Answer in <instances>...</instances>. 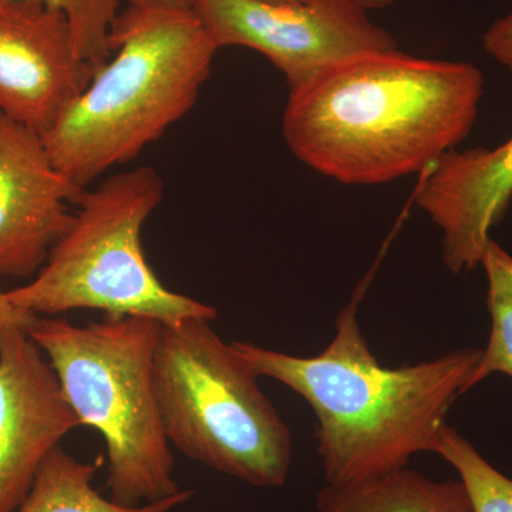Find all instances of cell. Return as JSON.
<instances>
[{"label": "cell", "instance_id": "d6986e66", "mask_svg": "<svg viewBox=\"0 0 512 512\" xmlns=\"http://www.w3.org/2000/svg\"><path fill=\"white\" fill-rule=\"evenodd\" d=\"M127 6H164V8H192V0H126Z\"/></svg>", "mask_w": 512, "mask_h": 512}, {"label": "cell", "instance_id": "ba28073f", "mask_svg": "<svg viewBox=\"0 0 512 512\" xmlns=\"http://www.w3.org/2000/svg\"><path fill=\"white\" fill-rule=\"evenodd\" d=\"M70 20L43 0H0V111L42 136L89 86Z\"/></svg>", "mask_w": 512, "mask_h": 512}, {"label": "cell", "instance_id": "9a60e30c", "mask_svg": "<svg viewBox=\"0 0 512 512\" xmlns=\"http://www.w3.org/2000/svg\"><path fill=\"white\" fill-rule=\"evenodd\" d=\"M434 454L457 471L474 512H512V480L498 471L453 427L440 431Z\"/></svg>", "mask_w": 512, "mask_h": 512}, {"label": "cell", "instance_id": "5b68a950", "mask_svg": "<svg viewBox=\"0 0 512 512\" xmlns=\"http://www.w3.org/2000/svg\"><path fill=\"white\" fill-rule=\"evenodd\" d=\"M211 323L161 325L154 384L165 436L211 470L252 487H282L291 473V431Z\"/></svg>", "mask_w": 512, "mask_h": 512}, {"label": "cell", "instance_id": "7c38bea8", "mask_svg": "<svg viewBox=\"0 0 512 512\" xmlns=\"http://www.w3.org/2000/svg\"><path fill=\"white\" fill-rule=\"evenodd\" d=\"M315 512H474L460 480L434 481L404 467L349 484H326Z\"/></svg>", "mask_w": 512, "mask_h": 512}, {"label": "cell", "instance_id": "ffe728a7", "mask_svg": "<svg viewBox=\"0 0 512 512\" xmlns=\"http://www.w3.org/2000/svg\"><path fill=\"white\" fill-rule=\"evenodd\" d=\"M367 10H382L392 6L396 0H357Z\"/></svg>", "mask_w": 512, "mask_h": 512}, {"label": "cell", "instance_id": "277c9868", "mask_svg": "<svg viewBox=\"0 0 512 512\" xmlns=\"http://www.w3.org/2000/svg\"><path fill=\"white\" fill-rule=\"evenodd\" d=\"M160 330V322L143 316L104 315L87 326L37 316L28 332L80 424L103 437L107 490L111 500L127 507L183 490L174 478L154 384Z\"/></svg>", "mask_w": 512, "mask_h": 512}, {"label": "cell", "instance_id": "3957f363", "mask_svg": "<svg viewBox=\"0 0 512 512\" xmlns=\"http://www.w3.org/2000/svg\"><path fill=\"white\" fill-rule=\"evenodd\" d=\"M111 57L42 134L53 163L86 188L130 163L197 103L218 46L192 8L127 6Z\"/></svg>", "mask_w": 512, "mask_h": 512}, {"label": "cell", "instance_id": "e0dca14e", "mask_svg": "<svg viewBox=\"0 0 512 512\" xmlns=\"http://www.w3.org/2000/svg\"><path fill=\"white\" fill-rule=\"evenodd\" d=\"M487 55L497 60L512 76V12L495 20L483 36Z\"/></svg>", "mask_w": 512, "mask_h": 512}, {"label": "cell", "instance_id": "ac0fdd59", "mask_svg": "<svg viewBox=\"0 0 512 512\" xmlns=\"http://www.w3.org/2000/svg\"><path fill=\"white\" fill-rule=\"evenodd\" d=\"M36 319L37 315H35V313L16 308V306L9 301L6 292L0 289V343H2V340L5 339L10 332H13V330H25V332H29Z\"/></svg>", "mask_w": 512, "mask_h": 512}, {"label": "cell", "instance_id": "44dd1931", "mask_svg": "<svg viewBox=\"0 0 512 512\" xmlns=\"http://www.w3.org/2000/svg\"><path fill=\"white\" fill-rule=\"evenodd\" d=\"M274 2H305V0H274Z\"/></svg>", "mask_w": 512, "mask_h": 512}, {"label": "cell", "instance_id": "6da1fadb", "mask_svg": "<svg viewBox=\"0 0 512 512\" xmlns=\"http://www.w3.org/2000/svg\"><path fill=\"white\" fill-rule=\"evenodd\" d=\"M483 93V73L471 63L362 53L293 87L282 131L316 173L346 185L392 183L454 150Z\"/></svg>", "mask_w": 512, "mask_h": 512}, {"label": "cell", "instance_id": "5bb4252c", "mask_svg": "<svg viewBox=\"0 0 512 512\" xmlns=\"http://www.w3.org/2000/svg\"><path fill=\"white\" fill-rule=\"evenodd\" d=\"M481 266L488 282L490 338L485 349H481L480 360L468 377L464 394L495 373L512 379V256L491 241Z\"/></svg>", "mask_w": 512, "mask_h": 512}, {"label": "cell", "instance_id": "30bf717a", "mask_svg": "<svg viewBox=\"0 0 512 512\" xmlns=\"http://www.w3.org/2000/svg\"><path fill=\"white\" fill-rule=\"evenodd\" d=\"M82 427L45 353L25 330L0 343V512H15L45 458Z\"/></svg>", "mask_w": 512, "mask_h": 512}, {"label": "cell", "instance_id": "4fadbf2b", "mask_svg": "<svg viewBox=\"0 0 512 512\" xmlns=\"http://www.w3.org/2000/svg\"><path fill=\"white\" fill-rule=\"evenodd\" d=\"M101 463L100 458L84 463L56 447L43 461L32 488L15 512H171L194 497V491L183 488L156 503L121 505L94 488V476Z\"/></svg>", "mask_w": 512, "mask_h": 512}, {"label": "cell", "instance_id": "9c48e42d", "mask_svg": "<svg viewBox=\"0 0 512 512\" xmlns=\"http://www.w3.org/2000/svg\"><path fill=\"white\" fill-rule=\"evenodd\" d=\"M84 191L56 167L37 131L0 111V276L40 271Z\"/></svg>", "mask_w": 512, "mask_h": 512}, {"label": "cell", "instance_id": "8fae6325", "mask_svg": "<svg viewBox=\"0 0 512 512\" xmlns=\"http://www.w3.org/2000/svg\"><path fill=\"white\" fill-rule=\"evenodd\" d=\"M511 200L512 137L495 148L448 151L416 194L419 208L440 229L444 265L456 275L481 265Z\"/></svg>", "mask_w": 512, "mask_h": 512}, {"label": "cell", "instance_id": "7a4b0ae2", "mask_svg": "<svg viewBox=\"0 0 512 512\" xmlns=\"http://www.w3.org/2000/svg\"><path fill=\"white\" fill-rule=\"evenodd\" d=\"M360 299L339 313L335 336L319 355L231 342L256 376L284 384L311 406L328 484L380 476L409 466L416 454L433 453L481 357V349L463 348L416 365L383 366L360 329Z\"/></svg>", "mask_w": 512, "mask_h": 512}, {"label": "cell", "instance_id": "52a82bcc", "mask_svg": "<svg viewBox=\"0 0 512 512\" xmlns=\"http://www.w3.org/2000/svg\"><path fill=\"white\" fill-rule=\"evenodd\" d=\"M192 9L218 49L261 53L291 89L349 57L399 49L357 0H192Z\"/></svg>", "mask_w": 512, "mask_h": 512}, {"label": "cell", "instance_id": "8992f818", "mask_svg": "<svg viewBox=\"0 0 512 512\" xmlns=\"http://www.w3.org/2000/svg\"><path fill=\"white\" fill-rule=\"evenodd\" d=\"M163 195V180L147 165L84 191L45 265L28 285L6 292L9 301L37 316L90 309L161 325L217 319V309L168 289L144 255L141 232Z\"/></svg>", "mask_w": 512, "mask_h": 512}, {"label": "cell", "instance_id": "2e32d148", "mask_svg": "<svg viewBox=\"0 0 512 512\" xmlns=\"http://www.w3.org/2000/svg\"><path fill=\"white\" fill-rule=\"evenodd\" d=\"M70 20L80 55L96 72L111 57L110 30L120 0H43Z\"/></svg>", "mask_w": 512, "mask_h": 512}]
</instances>
